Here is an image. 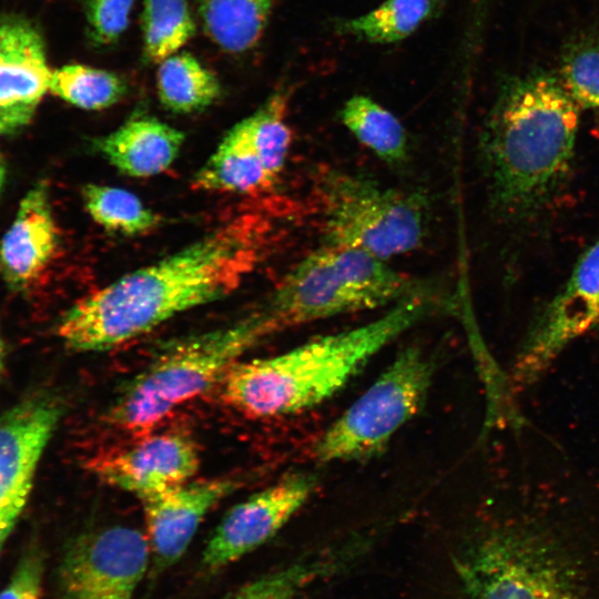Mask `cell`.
I'll return each instance as SVG.
<instances>
[{
	"instance_id": "obj_2",
	"label": "cell",
	"mask_w": 599,
	"mask_h": 599,
	"mask_svg": "<svg viewBox=\"0 0 599 599\" xmlns=\"http://www.w3.org/2000/svg\"><path fill=\"white\" fill-rule=\"evenodd\" d=\"M580 110L558 74L532 71L502 84L479 139L491 201L500 212L528 216L564 183Z\"/></svg>"
},
{
	"instance_id": "obj_24",
	"label": "cell",
	"mask_w": 599,
	"mask_h": 599,
	"mask_svg": "<svg viewBox=\"0 0 599 599\" xmlns=\"http://www.w3.org/2000/svg\"><path fill=\"white\" fill-rule=\"evenodd\" d=\"M435 9L436 0H386L366 14L339 20L335 27L367 42L392 43L410 35Z\"/></svg>"
},
{
	"instance_id": "obj_29",
	"label": "cell",
	"mask_w": 599,
	"mask_h": 599,
	"mask_svg": "<svg viewBox=\"0 0 599 599\" xmlns=\"http://www.w3.org/2000/svg\"><path fill=\"white\" fill-rule=\"evenodd\" d=\"M134 0H89L87 18L97 43L111 44L125 31Z\"/></svg>"
},
{
	"instance_id": "obj_18",
	"label": "cell",
	"mask_w": 599,
	"mask_h": 599,
	"mask_svg": "<svg viewBox=\"0 0 599 599\" xmlns=\"http://www.w3.org/2000/svg\"><path fill=\"white\" fill-rule=\"evenodd\" d=\"M192 184L210 192L254 194L270 189L274 181L236 123L196 171Z\"/></svg>"
},
{
	"instance_id": "obj_1",
	"label": "cell",
	"mask_w": 599,
	"mask_h": 599,
	"mask_svg": "<svg viewBox=\"0 0 599 599\" xmlns=\"http://www.w3.org/2000/svg\"><path fill=\"white\" fill-rule=\"evenodd\" d=\"M272 225L241 213L163 258L78 301L58 336L81 352H103L148 334L167 319L232 294L264 257Z\"/></svg>"
},
{
	"instance_id": "obj_10",
	"label": "cell",
	"mask_w": 599,
	"mask_h": 599,
	"mask_svg": "<svg viewBox=\"0 0 599 599\" xmlns=\"http://www.w3.org/2000/svg\"><path fill=\"white\" fill-rule=\"evenodd\" d=\"M62 412L57 396L37 392L0 415V555L27 504Z\"/></svg>"
},
{
	"instance_id": "obj_20",
	"label": "cell",
	"mask_w": 599,
	"mask_h": 599,
	"mask_svg": "<svg viewBox=\"0 0 599 599\" xmlns=\"http://www.w3.org/2000/svg\"><path fill=\"white\" fill-rule=\"evenodd\" d=\"M272 0H200L204 30L222 50L241 53L262 37Z\"/></svg>"
},
{
	"instance_id": "obj_30",
	"label": "cell",
	"mask_w": 599,
	"mask_h": 599,
	"mask_svg": "<svg viewBox=\"0 0 599 599\" xmlns=\"http://www.w3.org/2000/svg\"><path fill=\"white\" fill-rule=\"evenodd\" d=\"M42 559L38 552L29 551L0 591V599H42Z\"/></svg>"
},
{
	"instance_id": "obj_33",
	"label": "cell",
	"mask_w": 599,
	"mask_h": 599,
	"mask_svg": "<svg viewBox=\"0 0 599 599\" xmlns=\"http://www.w3.org/2000/svg\"><path fill=\"white\" fill-rule=\"evenodd\" d=\"M596 129H597V133H598V135H599V118H598V120H597Z\"/></svg>"
},
{
	"instance_id": "obj_8",
	"label": "cell",
	"mask_w": 599,
	"mask_h": 599,
	"mask_svg": "<svg viewBox=\"0 0 599 599\" xmlns=\"http://www.w3.org/2000/svg\"><path fill=\"white\" fill-rule=\"evenodd\" d=\"M434 372V361L420 347L402 349L378 378L325 429L315 443V459L327 464L377 456L419 413Z\"/></svg>"
},
{
	"instance_id": "obj_6",
	"label": "cell",
	"mask_w": 599,
	"mask_h": 599,
	"mask_svg": "<svg viewBox=\"0 0 599 599\" xmlns=\"http://www.w3.org/2000/svg\"><path fill=\"white\" fill-rule=\"evenodd\" d=\"M312 194L323 245L356 248L387 261L418 248L426 236L428 204L422 193L322 167Z\"/></svg>"
},
{
	"instance_id": "obj_14",
	"label": "cell",
	"mask_w": 599,
	"mask_h": 599,
	"mask_svg": "<svg viewBox=\"0 0 599 599\" xmlns=\"http://www.w3.org/2000/svg\"><path fill=\"white\" fill-rule=\"evenodd\" d=\"M236 487L237 483L230 478L195 480L141 500L159 570L184 555L204 516Z\"/></svg>"
},
{
	"instance_id": "obj_3",
	"label": "cell",
	"mask_w": 599,
	"mask_h": 599,
	"mask_svg": "<svg viewBox=\"0 0 599 599\" xmlns=\"http://www.w3.org/2000/svg\"><path fill=\"white\" fill-rule=\"evenodd\" d=\"M446 304L429 288L366 324L315 337L275 356L240 361L221 382L222 397L251 417L312 408L341 390L385 346Z\"/></svg>"
},
{
	"instance_id": "obj_32",
	"label": "cell",
	"mask_w": 599,
	"mask_h": 599,
	"mask_svg": "<svg viewBox=\"0 0 599 599\" xmlns=\"http://www.w3.org/2000/svg\"><path fill=\"white\" fill-rule=\"evenodd\" d=\"M3 358H4V346H3V342L0 337V372L3 369Z\"/></svg>"
},
{
	"instance_id": "obj_12",
	"label": "cell",
	"mask_w": 599,
	"mask_h": 599,
	"mask_svg": "<svg viewBox=\"0 0 599 599\" xmlns=\"http://www.w3.org/2000/svg\"><path fill=\"white\" fill-rule=\"evenodd\" d=\"M599 325V240L578 260L564 288L531 329L516 363L520 382H531L572 339Z\"/></svg>"
},
{
	"instance_id": "obj_25",
	"label": "cell",
	"mask_w": 599,
	"mask_h": 599,
	"mask_svg": "<svg viewBox=\"0 0 599 599\" xmlns=\"http://www.w3.org/2000/svg\"><path fill=\"white\" fill-rule=\"evenodd\" d=\"M286 105L287 95L278 91L237 122L274 182L285 166L292 144V131L285 120Z\"/></svg>"
},
{
	"instance_id": "obj_15",
	"label": "cell",
	"mask_w": 599,
	"mask_h": 599,
	"mask_svg": "<svg viewBox=\"0 0 599 599\" xmlns=\"http://www.w3.org/2000/svg\"><path fill=\"white\" fill-rule=\"evenodd\" d=\"M42 39L22 21L0 23V135L26 126L50 89Z\"/></svg>"
},
{
	"instance_id": "obj_21",
	"label": "cell",
	"mask_w": 599,
	"mask_h": 599,
	"mask_svg": "<svg viewBox=\"0 0 599 599\" xmlns=\"http://www.w3.org/2000/svg\"><path fill=\"white\" fill-rule=\"evenodd\" d=\"M351 560L345 545L315 551L251 580L225 599H296L306 587L333 575Z\"/></svg>"
},
{
	"instance_id": "obj_22",
	"label": "cell",
	"mask_w": 599,
	"mask_h": 599,
	"mask_svg": "<svg viewBox=\"0 0 599 599\" xmlns=\"http://www.w3.org/2000/svg\"><path fill=\"white\" fill-rule=\"evenodd\" d=\"M342 122L364 146L390 165H399L408 158V135L400 121L387 109L365 95L346 101Z\"/></svg>"
},
{
	"instance_id": "obj_26",
	"label": "cell",
	"mask_w": 599,
	"mask_h": 599,
	"mask_svg": "<svg viewBox=\"0 0 599 599\" xmlns=\"http://www.w3.org/2000/svg\"><path fill=\"white\" fill-rule=\"evenodd\" d=\"M142 31L148 61L160 63L179 52L195 32L186 0H145Z\"/></svg>"
},
{
	"instance_id": "obj_17",
	"label": "cell",
	"mask_w": 599,
	"mask_h": 599,
	"mask_svg": "<svg viewBox=\"0 0 599 599\" xmlns=\"http://www.w3.org/2000/svg\"><path fill=\"white\" fill-rule=\"evenodd\" d=\"M184 133L158 118L136 114L94 141L95 150L121 174L151 177L177 159Z\"/></svg>"
},
{
	"instance_id": "obj_31",
	"label": "cell",
	"mask_w": 599,
	"mask_h": 599,
	"mask_svg": "<svg viewBox=\"0 0 599 599\" xmlns=\"http://www.w3.org/2000/svg\"><path fill=\"white\" fill-rule=\"evenodd\" d=\"M4 181H6V166H4L3 158L0 153V195L3 190Z\"/></svg>"
},
{
	"instance_id": "obj_27",
	"label": "cell",
	"mask_w": 599,
	"mask_h": 599,
	"mask_svg": "<svg viewBox=\"0 0 599 599\" xmlns=\"http://www.w3.org/2000/svg\"><path fill=\"white\" fill-rule=\"evenodd\" d=\"M51 92L84 110H103L126 93L125 82L114 72L83 64H68L52 72Z\"/></svg>"
},
{
	"instance_id": "obj_4",
	"label": "cell",
	"mask_w": 599,
	"mask_h": 599,
	"mask_svg": "<svg viewBox=\"0 0 599 599\" xmlns=\"http://www.w3.org/2000/svg\"><path fill=\"white\" fill-rule=\"evenodd\" d=\"M429 287L367 252L322 245L248 313L270 337L333 316L394 305Z\"/></svg>"
},
{
	"instance_id": "obj_13",
	"label": "cell",
	"mask_w": 599,
	"mask_h": 599,
	"mask_svg": "<svg viewBox=\"0 0 599 599\" xmlns=\"http://www.w3.org/2000/svg\"><path fill=\"white\" fill-rule=\"evenodd\" d=\"M199 465L195 443L181 433L165 432L98 455L88 467L103 483L143 500L190 481Z\"/></svg>"
},
{
	"instance_id": "obj_7",
	"label": "cell",
	"mask_w": 599,
	"mask_h": 599,
	"mask_svg": "<svg viewBox=\"0 0 599 599\" xmlns=\"http://www.w3.org/2000/svg\"><path fill=\"white\" fill-rule=\"evenodd\" d=\"M454 562L466 599H580L575 567L542 532L491 530Z\"/></svg>"
},
{
	"instance_id": "obj_28",
	"label": "cell",
	"mask_w": 599,
	"mask_h": 599,
	"mask_svg": "<svg viewBox=\"0 0 599 599\" xmlns=\"http://www.w3.org/2000/svg\"><path fill=\"white\" fill-rule=\"evenodd\" d=\"M558 75L580 109L599 110V35L573 39L564 50Z\"/></svg>"
},
{
	"instance_id": "obj_16",
	"label": "cell",
	"mask_w": 599,
	"mask_h": 599,
	"mask_svg": "<svg viewBox=\"0 0 599 599\" xmlns=\"http://www.w3.org/2000/svg\"><path fill=\"white\" fill-rule=\"evenodd\" d=\"M58 229L43 182L22 199L16 217L0 241V273L17 292L30 290L52 262Z\"/></svg>"
},
{
	"instance_id": "obj_19",
	"label": "cell",
	"mask_w": 599,
	"mask_h": 599,
	"mask_svg": "<svg viewBox=\"0 0 599 599\" xmlns=\"http://www.w3.org/2000/svg\"><path fill=\"white\" fill-rule=\"evenodd\" d=\"M156 88L164 108L179 114L201 111L221 95L215 74L189 52H176L159 63Z\"/></svg>"
},
{
	"instance_id": "obj_11",
	"label": "cell",
	"mask_w": 599,
	"mask_h": 599,
	"mask_svg": "<svg viewBox=\"0 0 599 599\" xmlns=\"http://www.w3.org/2000/svg\"><path fill=\"white\" fill-rule=\"evenodd\" d=\"M316 486L314 474L295 471L236 504L211 535L203 566L221 569L265 544L309 500Z\"/></svg>"
},
{
	"instance_id": "obj_23",
	"label": "cell",
	"mask_w": 599,
	"mask_h": 599,
	"mask_svg": "<svg viewBox=\"0 0 599 599\" xmlns=\"http://www.w3.org/2000/svg\"><path fill=\"white\" fill-rule=\"evenodd\" d=\"M81 195L84 209L93 222L111 233L136 236L161 224V215L125 189L89 183L82 187Z\"/></svg>"
},
{
	"instance_id": "obj_9",
	"label": "cell",
	"mask_w": 599,
	"mask_h": 599,
	"mask_svg": "<svg viewBox=\"0 0 599 599\" xmlns=\"http://www.w3.org/2000/svg\"><path fill=\"white\" fill-rule=\"evenodd\" d=\"M148 537L112 526L78 537L59 571L60 599H133L148 569Z\"/></svg>"
},
{
	"instance_id": "obj_5",
	"label": "cell",
	"mask_w": 599,
	"mask_h": 599,
	"mask_svg": "<svg viewBox=\"0 0 599 599\" xmlns=\"http://www.w3.org/2000/svg\"><path fill=\"white\" fill-rule=\"evenodd\" d=\"M265 338L246 313L225 326L174 341L122 387L108 422L125 432L148 433L177 406L222 382Z\"/></svg>"
}]
</instances>
